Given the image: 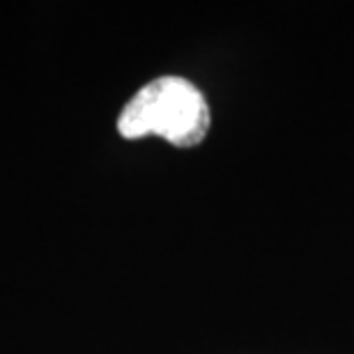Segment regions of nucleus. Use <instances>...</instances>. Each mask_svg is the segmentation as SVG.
<instances>
[{
    "label": "nucleus",
    "instance_id": "1",
    "mask_svg": "<svg viewBox=\"0 0 354 354\" xmlns=\"http://www.w3.org/2000/svg\"><path fill=\"white\" fill-rule=\"evenodd\" d=\"M118 131L131 140L154 133L177 147H194L209 131L207 99L187 79L161 76L127 102L118 118Z\"/></svg>",
    "mask_w": 354,
    "mask_h": 354
}]
</instances>
